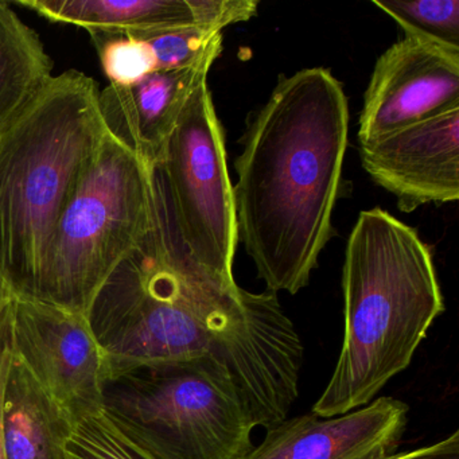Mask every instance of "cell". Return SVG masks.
<instances>
[{
  "mask_svg": "<svg viewBox=\"0 0 459 459\" xmlns=\"http://www.w3.org/2000/svg\"><path fill=\"white\" fill-rule=\"evenodd\" d=\"M348 99L325 68L281 76L236 160L238 238L273 294L307 286L332 238L348 147Z\"/></svg>",
  "mask_w": 459,
  "mask_h": 459,
  "instance_id": "cell-1",
  "label": "cell"
},
{
  "mask_svg": "<svg viewBox=\"0 0 459 459\" xmlns=\"http://www.w3.org/2000/svg\"><path fill=\"white\" fill-rule=\"evenodd\" d=\"M345 333L334 372L311 412L343 415L376 399L410 367L445 311L431 249L380 208L359 213L342 271Z\"/></svg>",
  "mask_w": 459,
  "mask_h": 459,
  "instance_id": "cell-2",
  "label": "cell"
},
{
  "mask_svg": "<svg viewBox=\"0 0 459 459\" xmlns=\"http://www.w3.org/2000/svg\"><path fill=\"white\" fill-rule=\"evenodd\" d=\"M152 185V230L115 268L85 313L108 375L212 356L248 305L249 291H227L190 262L177 238L157 169Z\"/></svg>",
  "mask_w": 459,
  "mask_h": 459,
  "instance_id": "cell-3",
  "label": "cell"
},
{
  "mask_svg": "<svg viewBox=\"0 0 459 459\" xmlns=\"http://www.w3.org/2000/svg\"><path fill=\"white\" fill-rule=\"evenodd\" d=\"M95 80L53 77L0 130V281L36 298L45 255L106 136Z\"/></svg>",
  "mask_w": 459,
  "mask_h": 459,
  "instance_id": "cell-4",
  "label": "cell"
},
{
  "mask_svg": "<svg viewBox=\"0 0 459 459\" xmlns=\"http://www.w3.org/2000/svg\"><path fill=\"white\" fill-rule=\"evenodd\" d=\"M101 411L157 459H241L254 447L248 408L212 356L111 373Z\"/></svg>",
  "mask_w": 459,
  "mask_h": 459,
  "instance_id": "cell-5",
  "label": "cell"
},
{
  "mask_svg": "<svg viewBox=\"0 0 459 459\" xmlns=\"http://www.w3.org/2000/svg\"><path fill=\"white\" fill-rule=\"evenodd\" d=\"M152 171L107 135L45 255L36 300L85 314L154 221Z\"/></svg>",
  "mask_w": 459,
  "mask_h": 459,
  "instance_id": "cell-6",
  "label": "cell"
},
{
  "mask_svg": "<svg viewBox=\"0 0 459 459\" xmlns=\"http://www.w3.org/2000/svg\"><path fill=\"white\" fill-rule=\"evenodd\" d=\"M182 251L208 278L236 292L238 235L224 131L208 82L185 107L157 166Z\"/></svg>",
  "mask_w": 459,
  "mask_h": 459,
  "instance_id": "cell-7",
  "label": "cell"
},
{
  "mask_svg": "<svg viewBox=\"0 0 459 459\" xmlns=\"http://www.w3.org/2000/svg\"><path fill=\"white\" fill-rule=\"evenodd\" d=\"M13 356L74 421L101 410L107 359L85 314L10 294Z\"/></svg>",
  "mask_w": 459,
  "mask_h": 459,
  "instance_id": "cell-8",
  "label": "cell"
},
{
  "mask_svg": "<svg viewBox=\"0 0 459 459\" xmlns=\"http://www.w3.org/2000/svg\"><path fill=\"white\" fill-rule=\"evenodd\" d=\"M456 107L459 50L405 34L373 69L359 114V146Z\"/></svg>",
  "mask_w": 459,
  "mask_h": 459,
  "instance_id": "cell-9",
  "label": "cell"
},
{
  "mask_svg": "<svg viewBox=\"0 0 459 459\" xmlns=\"http://www.w3.org/2000/svg\"><path fill=\"white\" fill-rule=\"evenodd\" d=\"M362 168L411 213L459 198V107L359 146Z\"/></svg>",
  "mask_w": 459,
  "mask_h": 459,
  "instance_id": "cell-10",
  "label": "cell"
},
{
  "mask_svg": "<svg viewBox=\"0 0 459 459\" xmlns=\"http://www.w3.org/2000/svg\"><path fill=\"white\" fill-rule=\"evenodd\" d=\"M408 411L402 400L380 396L343 415L287 418L241 459H384L396 453Z\"/></svg>",
  "mask_w": 459,
  "mask_h": 459,
  "instance_id": "cell-11",
  "label": "cell"
},
{
  "mask_svg": "<svg viewBox=\"0 0 459 459\" xmlns=\"http://www.w3.org/2000/svg\"><path fill=\"white\" fill-rule=\"evenodd\" d=\"M222 52V34L193 66L157 71L131 87L108 85L100 91L99 108L112 138L133 152L152 170L160 166L169 138L185 107Z\"/></svg>",
  "mask_w": 459,
  "mask_h": 459,
  "instance_id": "cell-12",
  "label": "cell"
},
{
  "mask_svg": "<svg viewBox=\"0 0 459 459\" xmlns=\"http://www.w3.org/2000/svg\"><path fill=\"white\" fill-rule=\"evenodd\" d=\"M74 420L13 356L4 388L6 459H66V440Z\"/></svg>",
  "mask_w": 459,
  "mask_h": 459,
  "instance_id": "cell-13",
  "label": "cell"
},
{
  "mask_svg": "<svg viewBox=\"0 0 459 459\" xmlns=\"http://www.w3.org/2000/svg\"><path fill=\"white\" fill-rule=\"evenodd\" d=\"M15 4L90 36H136L193 25L186 0H20Z\"/></svg>",
  "mask_w": 459,
  "mask_h": 459,
  "instance_id": "cell-14",
  "label": "cell"
},
{
  "mask_svg": "<svg viewBox=\"0 0 459 459\" xmlns=\"http://www.w3.org/2000/svg\"><path fill=\"white\" fill-rule=\"evenodd\" d=\"M52 72L39 34L0 2V130L47 88Z\"/></svg>",
  "mask_w": 459,
  "mask_h": 459,
  "instance_id": "cell-15",
  "label": "cell"
},
{
  "mask_svg": "<svg viewBox=\"0 0 459 459\" xmlns=\"http://www.w3.org/2000/svg\"><path fill=\"white\" fill-rule=\"evenodd\" d=\"M408 36L459 50V0H372Z\"/></svg>",
  "mask_w": 459,
  "mask_h": 459,
  "instance_id": "cell-16",
  "label": "cell"
},
{
  "mask_svg": "<svg viewBox=\"0 0 459 459\" xmlns=\"http://www.w3.org/2000/svg\"><path fill=\"white\" fill-rule=\"evenodd\" d=\"M66 459H157L128 437L103 411L74 421Z\"/></svg>",
  "mask_w": 459,
  "mask_h": 459,
  "instance_id": "cell-17",
  "label": "cell"
},
{
  "mask_svg": "<svg viewBox=\"0 0 459 459\" xmlns=\"http://www.w3.org/2000/svg\"><path fill=\"white\" fill-rule=\"evenodd\" d=\"M101 68L114 87H131L157 72L152 48L131 36H91Z\"/></svg>",
  "mask_w": 459,
  "mask_h": 459,
  "instance_id": "cell-18",
  "label": "cell"
},
{
  "mask_svg": "<svg viewBox=\"0 0 459 459\" xmlns=\"http://www.w3.org/2000/svg\"><path fill=\"white\" fill-rule=\"evenodd\" d=\"M221 33L201 26L185 25L136 34L152 48L157 71H177L197 64Z\"/></svg>",
  "mask_w": 459,
  "mask_h": 459,
  "instance_id": "cell-19",
  "label": "cell"
},
{
  "mask_svg": "<svg viewBox=\"0 0 459 459\" xmlns=\"http://www.w3.org/2000/svg\"><path fill=\"white\" fill-rule=\"evenodd\" d=\"M195 25L221 33L233 23L247 22L257 14L259 0H186Z\"/></svg>",
  "mask_w": 459,
  "mask_h": 459,
  "instance_id": "cell-20",
  "label": "cell"
},
{
  "mask_svg": "<svg viewBox=\"0 0 459 459\" xmlns=\"http://www.w3.org/2000/svg\"><path fill=\"white\" fill-rule=\"evenodd\" d=\"M10 292L4 300V307L0 310V459H6L4 443V427H2V416H4V388H6L7 377L13 362L12 335H10L9 322Z\"/></svg>",
  "mask_w": 459,
  "mask_h": 459,
  "instance_id": "cell-21",
  "label": "cell"
},
{
  "mask_svg": "<svg viewBox=\"0 0 459 459\" xmlns=\"http://www.w3.org/2000/svg\"><path fill=\"white\" fill-rule=\"evenodd\" d=\"M384 459H459V431L455 429L445 439L432 445L394 453Z\"/></svg>",
  "mask_w": 459,
  "mask_h": 459,
  "instance_id": "cell-22",
  "label": "cell"
},
{
  "mask_svg": "<svg viewBox=\"0 0 459 459\" xmlns=\"http://www.w3.org/2000/svg\"><path fill=\"white\" fill-rule=\"evenodd\" d=\"M7 295H9V291L7 290H4V291L0 292V310L4 307V300H6Z\"/></svg>",
  "mask_w": 459,
  "mask_h": 459,
  "instance_id": "cell-23",
  "label": "cell"
},
{
  "mask_svg": "<svg viewBox=\"0 0 459 459\" xmlns=\"http://www.w3.org/2000/svg\"><path fill=\"white\" fill-rule=\"evenodd\" d=\"M4 290H6V289H4V284H2V281H0V292L4 291Z\"/></svg>",
  "mask_w": 459,
  "mask_h": 459,
  "instance_id": "cell-24",
  "label": "cell"
}]
</instances>
